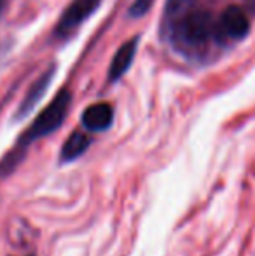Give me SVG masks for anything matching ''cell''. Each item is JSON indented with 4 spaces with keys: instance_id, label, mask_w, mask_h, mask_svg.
<instances>
[{
    "instance_id": "obj_1",
    "label": "cell",
    "mask_w": 255,
    "mask_h": 256,
    "mask_svg": "<svg viewBox=\"0 0 255 256\" xmlns=\"http://www.w3.org/2000/svg\"><path fill=\"white\" fill-rule=\"evenodd\" d=\"M70 103H72L70 92H68L67 89L60 91L58 96L41 112V115L35 118L34 124L25 131V134L21 136L20 142L14 146V150L6 157V160L0 162V176H6L14 171V168H16L21 158H23L25 150H27L32 143L44 138V136H49L58 128H62L65 117H67V114H68V108H70Z\"/></svg>"
},
{
    "instance_id": "obj_2",
    "label": "cell",
    "mask_w": 255,
    "mask_h": 256,
    "mask_svg": "<svg viewBox=\"0 0 255 256\" xmlns=\"http://www.w3.org/2000/svg\"><path fill=\"white\" fill-rule=\"evenodd\" d=\"M177 37L191 48H199L211 37V18L208 12H191L177 26Z\"/></svg>"
},
{
    "instance_id": "obj_3",
    "label": "cell",
    "mask_w": 255,
    "mask_h": 256,
    "mask_svg": "<svg viewBox=\"0 0 255 256\" xmlns=\"http://www.w3.org/2000/svg\"><path fill=\"white\" fill-rule=\"evenodd\" d=\"M102 0H72L70 6L65 9L63 16L60 18L58 26H56V34L60 37L72 34L82 21H86L93 12L96 10V7L100 6Z\"/></svg>"
},
{
    "instance_id": "obj_4",
    "label": "cell",
    "mask_w": 255,
    "mask_h": 256,
    "mask_svg": "<svg viewBox=\"0 0 255 256\" xmlns=\"http://www.w3.org/2000/svg\"><path fill=\"white\" fill-rule=\"evenodd\" d=\"M250 30V21L245 10L238 6H229L218 21V32L227 38H243Z\"/></svg>"
},
{
    "instance_id": "obj_5",
    "label": "cell",
    "mask_w": 255,
    "mask_h": 256,
    "mask_svg": "<svg viewBox=\"0 0 255 256\" xmlns=\"http://www.w3.org/2000/svg\"><path fill=\"white\" fill-rule=\"evenodd\" d=\"M112 120H114V110L109 103L91 104L82 114V126L89 132L107 131L112 126Z\"/></svg>"
},
{
    "instance_id": "obj_6",
    "label": "cell",
    "mask_w": 255,
    "mask_h": 256,
    "mask_svg": "<svg viewBox=\"0 0 255 256\" xmlns=\"http://www.w3.org/2000/svg\"><path fill=\"white\" fill-rule=\"evenodd\" d=\"M136 46H138V40L136 38H131L126 44H123L119 48V51L116 52L112 63H110L109 68V80L116 82L117 78H121L124 74L128 72V68L131 66L133 58H135L136 52Z\"/></svg>"
},
{
    "instance_id": "obj_7",
    "label": "cell",
    "mask_w": 255,
    "mask_h": 256,
    "mask_svg": "<svg viewBox=\"0 0 255 256\" xmlns=\"http://www.w3.org/2000/svg\"><path fill=\"white\" fill-rule=\"evenodd\" d=\"M89 143H91L89 136H86L84 132H81V131H75L74 134L68 136V140L65 142V145L62 148V155H60V160H62L63 164H67V162H72V160H75V158H79L89 148Z\"/></svg>"
},
{
    "instance_id": "obj_8",
    "label": "cell",
    "mask_w": 255,
    "mask_h": 256,
    "mask_svg": "<svg viewBox=\"0 0 255 256\" xmlns=\"http://www.w3.org/2000/svg\"><path fill=\"white\" fill-rule=\"evenodd\" d=\"M53 68L48 72L46 75H42L41 78H39L37 82L34 84V88L30 89V92H28V96L25 98L23 104H21V110H20V117H25V115L28 114V112L32 110V108L35 106V104L39 103V100H41V96L46 92V89H48L49 82H51V77H53Z\"/></svg>"
},
{
    "instance_id": "obj_9",
    "label": "cell",
    "mask_w": 255,
    "mask_h": 256,
    "mask_svg": "<svg viewBox=\"0 0 255 256\" xmlns=\"http://www.w3.org/2000/svg\"><path fill=\"white\" fill-rule=\"evenodd\" d=\"M152 2H154V0H135V2H133V6H131V9H129V16H133V18L143 16V14L150 9Z\"/></svg>"
},
{
    "instance_id": "obj_10",
    "label": "cell",
    "mask_w": 255,
    "mask_h": 256,
    "mask_svg": "<svg viewBox=\"0 0 255 256\" xmlns=\"http://www.w3.org/2000/svg\"><path fill=\"white\" fill-rule=\"evenodd\" d=\"M0 4H2V0H0Z\"/></svg>"
}]
</instances>
